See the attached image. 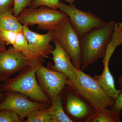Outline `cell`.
<instances>
[{
    "instance_id": "52a82bcc",
    "label": "cell",
    "mask_w": 122,
    "mask_h": 122,
    "mask_svg": "<svg viewBox=\"0 0 122 122\" xmlns=\"http://www.w3.org/2000/svg\"><path fill=\"white\" fill-rule=\"evenodd\" d=\"M54 32V39L68 54L74 65L78 70H81V39L68 16Z\"/></svg>"
},
{
    "instance_id": "83f0119b",
    "label": "cell",
    "mask_w": 122,
    "mask_h": 122,
    "mask_svg": "<svg viewBox=\"0 0 122 122\" xmlns=\"http://www.w3.org/2000/svg\"><path fill=\"white\" fill-rule=\"evenodd\" d=\"M120 42L121 44L122 45V25L121 28V30H120Z\"/></svg>"
},
{
    "instance_id": "44dd1931",
    "label": "cell",
    "mask_w": 122,
    "mask_h": 122,
    "mask_svg": "<svg viewBox=\"0 0 122 122\" xmlns=\"http://www.w3.org/2000/svg\"><path fill=\"white\" fill-rule=\"evenodd\" d=\"M60 0H35L31 7L37 8L40 6L44 5L54 9H58V2ZM70 4H73L75 0H65Z\"/></svg>"
},
{
    "instance_id": "e0dca14e",
    "label": "cell",
    "mask_w": 122,
    "mask_h": 122,
    "mask_svg": "<svg viewBox=\"0 0 122 122\" xmlns=\"http://www.w3.org/2000/svg\"><path fill=\"white\" fill-rule=\"evenodd\" d=\"M121 112L110 110L107 107L96 110L89 122H119Z\"/></svg>"
},
{
    "instance_id": "4fadbf2b",
    "label": "cell",
    "mask_w": 122,
    "mask_h": 122,
    "mask_svg": "<svg viewBox=\"0 0 122 122\" xmlns=\"http://www.w3.org/2000/svg\"><path fill=\"white\" fill-rule=\"evenodd\" d=\"M102 73L93 77L99 87L105 94L115 100L120 93V90L116 89L114 80L109 68V65H105Z\"/></svg>"
},
{
    "instance_id": "5bb4252c",
    "label": "cell",
    "mask_w": 122,
    "mask_h": 122,
    "mask_svg": "<svg viewBox=\"0 0 122 122\" xmlns=\"http://www.w3.org/2000/svg\"><path fill=\"white\" fill-rule=\"evenodd\" d=\"M50 116V122H73L64 111L61 92L52 101Z\"/></svg>"
},
{
    "instance_id": "d6986e66",
    "label": "cell",
    "mask_w": 122,
    "mask_h": 122,
    "mask_svg": "<svg viewBox=\"0 0 122 122\" xmlns=\"http://www.w3.org/2000/svg\"><path fill=\"white\" fill-rule=\"evenodd\" d=\"M12 46L15 49L22 52L28 59L29 49L28 41L22 30L17 32L15 41Z\"/></svg>"
},
{
    "instance_id": "30bf717a",
    "label": "cell",
    "mask_w": 122,
    "mask_h": 122,
    "mask_svg": "<svg viewBox=\"0 0 122 122\" xmlns=\"http://www.w3.org/2000/svg\"><path fill=\"white\" fill-rule=\"evenodd\" d=\"M5 96L0 102V111L7 110L15 112L22 119L33 111L47 108L51 105L30 100L23 94L14 91L5 92Z\"/></svg>"
},
{
    "instance_id": "7c38bea8",
    "label": "cell",
    "mask_w": 122,
    "mask_h": 122,
    "mask_svg": "<svg viewBox=\"0 0 122 122\" xmlns=\"http://www.w3.org/2000/svg\"><path fill=\"white\" fill-rule=\"evenodd\" d=\"M55 45L52 54V58L54 63L53 67L55 70L66 75L71 81L77 79L78 70L72 63V61L59 43L56 40L53 41Z\"/></svg>"
},
{
    "instance_id": "4316f807",
    "label": "cell",
    "mask_w": 122,
    "mask_h": 122,
    "mask_svg": "<svg viewBox=\"0 0 122 122\" xmlns=\"http://www.w3.org/2000/svg\"><path fill=\"white\" fill-rule=\"evenodd\" d=\"M5 96V92H1L0 91V102L2 101Z\"/></svg>"
},
{
    "instance_id": "5b68a950",
    "label": "cell",
    "mask_w": 122,
    "mask_h": 122,
    "mask_svg": "<svg viewBox=\"0 0 122 122\" xmlns=\"http://www.w3.org/2000/svg\"><path fill=\"white\" fill-rule=\"evenodd\" d=\"M62 102L64 111L73 122H89L96 110L87 100L69 85L61 92Z\"/></svg>"
},
{
    "instance_id": "484cf974",
    "label": "cell",
    "mask_w": 122,
    "mask_h": 122,
    "mask_svg": "<svg viewBox=\"0 0 122 122\" xmlns=\"http://www.w3.org/2000/svg\"><path fill=\"white\" fill-rule=\"evenodd\" d=\"M6 44L0 38V50L6 49Z\"/></svg>"
},
{
    "instance_id": "7a4b0ae2",
    "label": "cell",
    "mask_w": 122,
    "mask_h": 122,
    "mask_svg": "<svg viewBox=\"0 0 122 122\" xmlns=\"http://www.w3.org/2000/svg\"><path fill=\"white\" fill-rule=\"evenodd\" d=\"M37 66H28L14 77L8 79L0 85V91L15 92L23 94L33 101L51 105V100L41 89L36 78Z\"/></svg>"
},
{
    "instance_id": "cb8c5ba5",
    "label": "cell",
    "mask_w": 122,
    "mask_h": 122,
    "mask_svg": "<svg viewBox=\"0 0 122 122\" xmlns=\"http://www.w3.org/2000/svg\"><path fill=\"white\" fill-rule=\"evenodd\" d=\"M118 83L121 89L120 92L117 98L115 99L114 105L113 106L111 107L113 110L121 112L122 109V76L119 78Z\"/></svg>"
},
{
    "instance_id": "7402d4cb",
    "label": "cell",
    "mask_w": 122,
    "mask_h": 122,
    "mask_svg": "<svg viewBox=\"0 0 122 122\" xmlns=\"http://www.w3.org/2000/svg\"><path fill=\"white\" fill-rule=\"evenodd\" d=\"M35 0H14L13 8L14 15L18 17L24 9L31 7Z\"/></svg>"
},
{
    "instance_id": "ac0fdd59",
    "label": "cell",
    "mask_w": 122,
    "mask_h": 122,
    "mask_svg": "<svg viewBox=\"0 0 122 122\" xmlns=\"http://www.w3.org/2000/svg\"><path fill=\"white\" fill-rule=\"evenodd\" d=\"M51 106L47 108L35 110L29 113L26 122H50Z\"/></svg>"
},
{
    "instance_id": "9c48e42d",
    "label": "cell",
    "mask_w": 122,
    "mask_h": 122,
    "mask_svg": "<svg viewBox=\"0 0 122 122\" xmlns=\"http://www.w3.org/2000/svg\"><path fill=\"white\" fill-rule=\"evenodd\" d=\"M35 73L39 86L51 102L67 84L68 77L54 69L51 62H48L46 67L42 64L38 65Z\"/></svg>"
},
{
    "instance_id": "9a60e30c",
    "label": "cell",
    "mask_w": 122,
    "mask_h": 122,
    "mask_svg": "<svg viewBox=\"0 0 122 122\" xmlns=\"http://www.w3.org/2000/svg\"><path fill=\"white\" fill-rule=\"evenodd\" d=\"M22 26L14 15L13 8L0 13V29L17 32L22 30Z\"/></svg>"
},
{
    "instance_id": "d4e9b609",
    "label": "cell",
    "mask_w": 122,
    "mask_h": 122,
    "mask_svg": "<svg viewBox=\"0 0 122 122\" xmlns=\"http://www.w3.org/2000/svg\"><path fill=\"white\" fill-rule=\"evenodd\" d=\"M14 0H0V13L4 12L13 8Z\"/></svg>"
},
{
    "instance_id": "ba28073f",
    "label": "cell",
    "mask_w": 122,
    "mask_h": 122,
    "mask_svg": "<svg viewBox=\"0 0 122 122\" xmlns=\"http://www.w3.org/2000/svg\"><path fill=\"white\" fill-rule=\"evenodd\" d=\"M58 9L69 17L71 24L80 39L92 29L101 28L107 24L90 11L77 8L73 4L68 5L59 0Z\"/></svg>"
},
{
    "instance_id": "8992f818",
    "label": "cell",
    "mask_w": 122,
    "mask_h": 122,
    "mask_svg": "<svg viewBox=\"0 0 122 122\" xmlns=\"http://www.w3.org/2000/svg\"><path fill=\"white\" fill-rule=\"evenodd\" d=\"M22 25V31L28 45L29 66H37L42 64L45 61L44 58L48 57V55L52 54L54 50L50 42L54 39V30L40 34L30 30L25 25Z\"/></svg>"
},
{
    "instance_id": "8fae6325",
    "label": "cell",
    "mask_w": 122,
    "mask_h": 122,
    "mask_svg": "<svg viewBox=\"0 0 122 122\" xmlns=\"http://www.w3.org/2000/svg\"><path fill=\"white\" fill-rule=\"evenodd\" d=\"M29 65L23 53L13 46L8 50H0V82H4Z\"/></svg>"
},
{
    "instance_id": "277c9868",
    "label": "cell",
    "mask_w": 122,
    "mask_h": 122,
    "mask_svg": "<svg viewBox=\"0 0 122 122\" xmlns=\"http://www.w3.org/2000/svg\"><path fill=\"white\" fill-rule=\"evenodd\" d=\"M66 85L76 91L96 110L114 105L115 100L105 94L93 77L81 70H78L77 79L73 81L68 78Z\"/></svg>"
},
{
    "instance_id": "3957f363",
    "label": "cell",
    "mask_w": 122,
    "mask_h": 122,
    "mask_svg": "<svg viewBox=\"0 0 122 122\" xmlns=\"http://www.w3.org/2000/svg\"><path fill=\"white\" fill-rule=\"evenodd\" d=\"M67 16L61 11L41 5L37 8L24 9L17 17L21 25L27 26L37 25L43 30H54L65 20Z\"/></svg>"
},
{
    "instance_id": "6da1fadb",
    "label": "cell",
    "mask_w": 122,
    "mask_h": 122,
    "mask_svg": "<svg viewBox=\"0 0 122 122\" xmlns=\"http://www.w3.org/2000/svg\"><path fill=\"white\" fill-rule=\"evenodd\" d=\"M115 24L113 21H109L102 27L92 29L81 38V70L104 57Z\"/></svg>"
},
{
    "instance_id": "2e32d148",
    "label": "cell",
    "mask_w": 122,
    "mask_h": 122,
    "mask_svg": "<svg viewBox=\"0 0 122 122\" xmlns=\"http://www.w3.org/2000/svg\"><path fill=\"white\" fill-rule=\"evenodd\" d=\"M122 23H116L112 37L106 49L105 56L103 58V65H109V61L117 46L121 45L120 42V30Z\"/></svg>"
},
{
    "instance_id": "603a6c76",
    "label": "cell",
    "mask_w": 122,
    "mask_h": 122,
    "mask_svg": "<svg viewBox=\"0 0 122 122\" xmlns=\"http://www.w3.org/2000/svg\"><path fill=\"white\" fill-rule=\"evenodd\" d=\"M17 32L0 29V38L6 45H13Z\"/></svg>"
},
{
    "instance_id": "ffe728a7",
    "label": "cell",
    "mask_w": 122,
    "mask_h": 122,
    "mask_svg": "<svg viewBox=\"0 0 122 122\" xmlns=\"http://www.w3.org/2000/svg\"><path fill=\"white\" fill-rule=\"evenodd\" d=\"M25 122L15 112L7 110L0 111V122Z\"/></svg>"
}]
</instances>
